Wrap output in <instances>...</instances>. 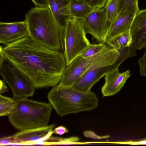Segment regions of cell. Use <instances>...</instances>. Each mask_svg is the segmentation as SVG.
Instances as JSON below:
<instances>
[{
  "label": "cell",
  "mask_w": 146,
  "mask_h": 146,
  "mask_svg": "<svg viewBox=\"0 0 146 146\" xmlns=\"http://www.w3.org/2000/svg\"><path fill=\"white\" fill-rule=\"evenodd\" d=\"M93 11L87 4L76 0H72L65 7L62 15L67 19L71 18L80 20Z\"/></svg>",
  "instance_id": "2e32d148"
},
{
  "label": "cell",
  "mask_w": 146,
  "mask_h": 146,
  "mask_svg": "<svg viewBox=\"0 0 146 146\" xmlns=\"http://www.w3.org/2000/svg\"><path fill=\"white\" fill-rule=\"evenodd\" d=\"M123 8L137 13L139 11L138 0H119Z\"/></svg>",
  "instance_id": "603a6c76"
},
{
  "label": "cell",
  "mask_w": 146,
  "mask_h": 146,
  "mask_svg": "<svg viewBox=\"0 0 146 146\" xmlns=\"http://www.w3.org/2000/svg\"><path fill=\"white\" fill-rule=\"evenodd\" d=\"M106 43L117 50L123 49L132 45L130 29L116 36Z\"/></svg>",
  "instance_id": "e0dca14e"
},
{
  "label": "cell",
  "mask_w": 146,
  "mask_h": 146,
  "mask_svg": "<svg viewBox=\"0 0 146 146\" xmlns=\"http://www.w3.org/2000/svg\"><path fill=\"white\" fill-rule=\"evenodd\" d=\"M137 13L127 9L121 11L110 23L104 42L130 29Z\"/></svg>",
  "instance_id": "7c38bea8"
},
{
  "label": "cell",
  "mask_w": 146,
  "mask_h": 146,
  "mask_svg": "<svg viewBox=\"0 0 146 146\" xmlns=\"http://www.w3.org/2000/svg\"><path fill=\"white\" fill-rule=\"evenodd\" d=\"M8 91L7 87L5 82L2 80H0V94H1Z\"/></svg>",
  "instance_id": "f546056e"
},
{
  "label": "cell",
  "mask_w": 146,
  "mask_h": 146,
  "mask_svg": "<svg viewBox=\"0 0 146 146\" xmlns=\"http://www.w3.org/2000/svg\"><path fill=\"white\" fill-rule=\"evenodd\" d=\"M107 45V44L104 42L97 44H90L83 51L80 55L84 58L92 56L100 52Z\"/></svg>",
  "instance_id": "ffe728a7"
},
{
  "label": "cell",
  "mask_w": 146,
  "mask_h": 146,
  "mask_svg": "<svg viewBox=\"0 0 146 146\" xmlns=\"http://www.w3.org/2000/svg\"><path fill=\"white\" fill-rule=\"evenodd\" d=\"M48 139L50 140L52 142H46L45 144L48 145H57L60 144H66L78 141L79 140L78 137H76L63 138L56 137H50Z\"/></svg>",
  "instance_id": "44dd1931"
},
{
  "label": "cell",
  "mask_w": 146,
  "mask_h": 146,
  "mask_svg": "<svg viewBox=\"0 0 146 146\" xmlns=\"http://www.w3.org/2000/svg\"><path fill=\"white\" fill-rule=\"evenodd\" d=\"M105 6L107 19L110 23L121 11L124 9H127L121 6L119 0H108Z\"/></svg>",
  "instance_id": "ac0fdd59"
},
{
  "label": "cell",
  "mask_w": 146,
  "mask_h": 146,
  "mask_svg": "<svg viewBox=\"0 0 146 146\" xmlns=\"http://www.w3.org/2000/svg\"><path fill=\"white\" fill-rule=\"evenodd\" d=\"M36 7H49L48 0H31Z\"/></svg>",
  "instance_id": "83f0119b"
},
{
  "label": "cell",
  "mask_w": 146,
  "mask_h": 146,
  "mask_svg": "<svg viewBox=\"0 0 146 146\" xmlns=\"http://www.w3.org/2000/svg\"><path fill=\"white\" fill-rule=\"evenodd\" d=\"M79 20L87 33L92 35L98 42H104L110 24L107 19L105 6L93 10Z\"/></svg>",
  "instance_id": "ba28073f"
},
{
  "label": "cell",
  "mask_w": 146,
  "mask_h": 146,
  "mask_svg": "<svg viewBox=\"0 0 146 146\" xmlns=\"http://www.w3.org/2000/svg\"><path fill=\"white\" fill-rule=\"evenodd\" d=\"M118 67L115 63L111 65L90 68L72 86L82 92H90L93 85L104 76Z\"/></svg>",
  "instance_id": "9c48e42d"
},
{
  "label": "cell",
  "mask_w": 146,
  "mask_h": 146,
  "mask_svg": "<svg viewBox=\"0 0 146 146\" xmlns=\"http://www.w3.org/2000/svg\"><path fill=\"white\" fill-rule=\"evenodd\" d=\"M53 133L62 135L68 132V130L63 126H59L55 128L53 131Z\"/></svg>",
  "instance_id": "f1b7e54d"
},
{
  "label": "cell",
  "mask_w": 146,
  "mask_h": 146,
  "mask_svg": "<svg viewBox=\"0 0 146 146\" xmlns=\"http://www.w3.org/2000/svg\"><path fill=\"white\" fill-rule=\"evenodd\" d=\"M25 17L29 36L50 49L61 50L57 25L49 7H33Z\"/></svg>",
  "instance_id": "3957f363"
},
{
  "label": "cell",
  "mask_w": 146,
  "mask_h": 146,
  "mask_svg": "<svg viewBox=\"0 0 146 146\" xmlns=\"http://www.w3.org/2000/svg\"><path fill=\"white\" fill-rule=\"evenodd\" d=\"M72 0H48L49 7L55 20L59 35L61 50L64 52V37L66 21L67 19L63 15L64 9Z\"/></svg>",
  "instance_id": "9a60e30c"
},
{
  "label": "cell",
  "mask_w": 146,
  "mask_h": 146,
  "mask_svg": "<svg viewBox=\"0 0 146 146\" xmlns=\"http://www.w3.org/2000/svg\"><path fill=\"white\" fill-rule=\"evenodd\" d=\"M84 137L90 138L95 139H103L108 138L110 137V135H106L100 136L95 133L94 131L91 130L86 131L83 132Z\"/></svg>",
  "instance_id": "d4e9b609"
},
{
  "label": "cell",
  "mask_w": 146,
  "mask_h": 146,
  "mask_svg": "<svg viewBox=\"0 0 146 146\" xmlns=\"http://www.w3.org/2000/svg\"><path fill=\"white\" fill-rule=\"evenodd\" d=\"M140 75L146 77V49L144 54L138 61Z\"/></svg>",
  "instance_id": "cb8c5ba5"
},
{
  "label": "cell",
  "mask_w": 146,
  "mask_h": 146,
  "mask_svg": "<svg viewBox=\"0 0 146 146\" xmlns=\"http://www.w3.org/2000/svg\"><path fill=\"white\" fill-rule=\"evenodd\" d=\"M16 103L14 99L0 95V116L9 115L15 107Z\"/></svg>",
  "instance_id": "d6986e66"
},
{
  "label": "cell",
  "mask_w": 146,
  "mask_h": 146,
  "mask_svg": "<svg viewBox=\"0 0 146 146\" xmlns=\"http://www.w3.org/2000/svg\"><path fill=\"white\" fill-rule=\"evenodd\" d=\"M120 54L119 50L107 44L102 50L92 56L84 58L79 55L66 67L58 85L72 86L89 69L113 64Z\"/></svg>",
  "instance_id": "5b68a950"
},
{
  "label": "cell",
  "mask_w": 146,
  "mask_h": 146,
  "mask_svg": "<svg viewBox=\"0 0 146 146\" xmlns=\"http://www.w3.org/2000/svg\"><path fill=\"white\" fill-rule=\"evenodd\" d=\"M15 100V107L8 117L15 129L20 131L48 125L53 108L50 103L27 98Z\"/></svg>",
  "instance_id": "277c9868"
},
{
  "label": "cell",
  "mask_w": 146,
  "mask_h": 146,
  "mask_svg": "<svg viewBox=\"0 0 146 146\" xmlns=\"http://www.w3.org/2000/svg\"><path fill=\"white\" fill-rule=\"evenodd\" d=\"M16 141L14 135L1 138L0 145H5L15 144Z\"/></svg>",
  "instance_id": "484cf974"
},
{
  "label": "cell",
  "mask_w": 146,
  "mask_h": 146,
  "mask_svg": "<svg viewBox=\"0 0 146 146\" xmlns=\"http://www.w3.org/2000/svg\"><path fill=\"white\" fill-rule=\"evenodd\" d=\"M0 74L15 100L32 96L35 88L28 78L5 56L0 49Z\"/></svg>",
  "instance_id": "8992f818"
},
{
  "label": "cell",
  "mask_w": 146,
  "mask_h": 146,
  "mask_svg": "<svg viewBox=\"0 0 146 146\" xmlns=\"http://www.w3.org/2000/svg\"><path fill=\"white\" fill-rule=\"evenodd\" d=\"M117 144L132 145H146V138L137 141H119L116 143Z\"/></svg>",
  "instance_id": "4316f807"
},
{
  "label": "cell",
  "mask_w": 146,
  "mask_h": 146,
  "mask_svg": "<svg viewBox=\"0 0 146 146\" xmlns=\"http://www.w3.org/2000/svg\"><path fill=\"white\" fill-rule=\"evenodd\" d=\"M84 3L90 6L93 10L104 7L108 0H76Z\"/></svg>",
  "instance_id": "7402d4cb"
},
{
  "label": "cell",
  "mask_w": 146,
  "mask_h": 146,
  "mask_svg": "<svg viewBox=\"0 0 146 146\" xmlns=\"http://www.w3.org/2000/svg\"><path fill=\"white\" fill-rule=\"evenodd\" d=\"M54 124L41 127L20 131L13 135L16 141L15 144H38L50 138L53 133Z\"/></svg>",
  "instance_id": "30bf717a"
},
{
  "label": "cell",
  "mask_w": 146,
  "mask_h": 146,
  "mask_svg": "<svg viewBox=\"0 0 146 146\" xmlns=\"http://www.w3.org/2000/svg\"><path fill=\"white\" fill-rule=\"evenodd\" d=\"M87 33L78 19L68 18L66 20L63 53L67 66L91 44Z\"/></svg>",
  "instance_id": "52a82bcc"
},
{
  "label": "cell",
  "mask_w": 146,
  "mask_h": 146,
  "mask_svg": "<svg viewBox=\"0 0 146 146\" xmlns=\"http://www.w3.org/2000/svg\"><path fill=\"white\" fill-rule=\"evenodd\" d=\"M29 36L25 21L13 22H0V43L4 45Z\"/></svg>",
  "instance_id": "8fae6325"
},
{
  "label": "cell",
  "mask_w": 146,
  "mask_h": 146,
  "mask_svg": "<svg viewBox=\"0 0 146 146\" xmlns=\"http://www.w3.org/2000/svg\"><path fill=\"white\" fill-rule=\"evenodd\" d=\"M118 68L105 75V82L101 89L103 97L111 96L118 93L130 76L129 70L121 73Z\"/></svg>",
  "instance_id": "4fadbf2b"
},
{
  "label": "cell",
  "mask_w": 146,
  "mask_h": 146,
  "mask_svg": "<svg viewBox=\"0 0 146 146\" xmlns=\"http://www.w3.org/2000/svg\"><path fill=\"white\" fill-rule=\"evenodd\" d=\"M130 30L135 49H146V9L137 13Z\"/></svg>",
  "instance_id": "5bb4252c"
},
{
  "label": "cell",
  "mask_w": 146,
  "mask_h": 146,
  "mask_svg": "<svg viewBox=\"0 0 146 146\" xmlns=\"http://www.w3.org/2000/svg\"><path fill=\"white\" fill-rule=\"evenodd\" d=\"M5 56L30 80L35 88L53 87L66 67L64 54L29 36L1 46Z\"/></svg>",
  "instance_id": "6da1fadb"
},
{
  "label": "cell",
  "mask_w": 146,
  "mask_h": 146,
  "mask_svg": "<svg viewBox=\"0 0 146 146\" xmlns=\"http://www.w3.org/2000/svg\"><path fill=\"white\" fill-rule=\"evenodd\" d=\"M47 98L57 113L61 117L90 111L98 105V100L94 93L91 91L82 92L72 86L57 85L48 92Z\"/></svg>",
  "instance_id": "7a4b0ae2"
}]
</instances>
